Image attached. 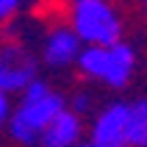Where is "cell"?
<instances>
[{
  "label": "cell",
  "mask_w": 147,
  "mask_h": 147,
  "mask_svg": "<svg viewBox=\"0 0 147 147\" xmlns=\"http://www.w3.org/2000/svg\"><path fill=\"white\" fill-rule=\"evenodd\" d=\"M81 39L75 36L72 28H56V31L47 33L45 39V47H42V58L45 64L53 67V69H61V67H69L78 61L81 56Z\"/></svg>",
  "instance_id": "8992f818"
},
{
  "label": "cell",
  "mask_w": 147,
  "mask_h": 147,
  "mask_svg": "<svg viewBox=\"0 0 147 147\" xmlns=\"http://www.w3.org/2000/svg\"><path fill=\"white\" fill-rule=\"evenodd\" d=\"M89 108H92V94H86V92H78V94L72 97V111L81 117V114H86Z\"/></svg>",
  "instance_id": "9c48e42d"
},
{
  "label": "cell",
  "mask_w": 147,
  "mask_h": 147,
  "mask_svg": "<svg viewBox=\"0 0 147 147\" xmlns=\"http://www.w3.org/2000/svg\"><path fill=\"white\" fill-rule=\"evenodd\" d=\"M75 64L81 67L83 75H89L94 81H103L108 86H114V89H122L133 78L136 50L131 45H125V42H117V45H108V47L86 45Z\"/></svg>",
  "instance_id": "7a4b0ae2"
},
{
  "label": "cell",
  "mask_w": 147,
  "mask_h": 147,
  "mask_svg": "<svg viewBox=\"0 0 147 147\" xmlns=\"http://www.w3.org/2000/svg\"><path fill=\"white\" fill-rule=\"evenodd\" d=\"M81 131H83L81 117L75 114L72 108H64V111L42 131L39 144L42 147H75L81 142Z\"/></svg>",
  "instance_id": "52a82bcc"
},
{
  "label": "cell",
  "mask_w": 147,
  "mask_h": 147,
  "mask_svg": "<svg viewBox=\"0 0 147 147\" xmlns=\"http://www.w3.org/2000/svg\"><path fill=\"white\" fill-rule=\"evenodd\" d=\"M72 31L86 45L122 42V20L108 0H72Z\"/></svg>",
  "instance_id": "3957f363"
},
{
  "label": "cell",
  "mask_w": 147,
  "mask_h": 147,
  "mask_svg": "<svg viewBox=\"0 0 147 147\" xmlns=\"http://www.w3.org/2000/svg\"><path fill=\"white\" fill-rule=\"evenodd\" d=\"M144 11H147V3H144Z\"/></svg>",
  "instance_id": "4fadbf2b"
},
{
  "label": "cell",
  "mask_w": 147,
  "mask_h": 147,
  "mask_svg": "<svg viewBox=\"0 0 147 147\" xmlns=\"http://www.w3.org/2000/svg\"><path fill=\"white\" fill-rule=\"evenodd\" d=\"M8 117H11V108H8V94H6V92H0V128L8 122Z\"/></svg>",
  "instance_id": "8fae6325"
},
{
  "label": "cell",
  "mask_w": 147,
  "mask_h": 147,
  "mask_svg": "<svg viewBox=\"0 0 147 147\" xmlns=\"http://www.w3.org/2000/svg\"><path fill=\"white\" fill-rule=\"evenodd\" d=\"M36 81V61L20 45H6L0 50V92H25Z\"/></svg>",
  "instance_id": "5b68a950"
},
{
  "label": "cell",
  "mask_w": 147,
  "mask_h": 147,
  "mask_svg": "<svg viewBox=\"0 0 147 147\" xmlns=\"http://www.w3.org/2000/svg\"><path fill=\"white\" fill-rule=\"evenodd\" d=\"M64 108H67L64 97H61L58 92H53L45 81L36 78L33 83L25 86L20 108L8 117V122H6L11 139L20 142V144H36L42 131H45Z\"/></svg>",
  "instance_id": "6da1fadb"
},
{
  "label": "cell",
  "mask_w": 147,
  "mask_h": 147,
  "mask_svg": "<svg viewBox=\"0 0 147 147\" xmlns=\"http://www.w3.org/2000/svg\"><path fill=\"white\" fill-rule=\"evenodd\" d=\"M75 147H97V144H94V142H78Z\"/></svg>",
  "instance_id": "7c38bea8"
},
{
  "label": "cell",
  "mask_w": 147,
  "mask_h": 147,
  "mask_svg": "<svg viewBox=\"0 0 147 147\" xmlns=\"http://www.w3.org/2000/svg\"><path fill=\"white\" fill-rule=\"evenodd\" d=\"M131 147H147V97L131 103Z\"/></svg>",
  "instance_id": "ba28073f"
},
{
  "label": "cell",
  "mask_w": 147,
  "mask_h": 147,
  "mask_svg": "<svg viewBox=\"0 0 147 147\" xmlns=\"http://www.w3.org/2000/svg\"><path fill=\"white\" fill-rule=\"evenodd\" d=\"M97 147H131V103H111L94 117L92 139Z\"/></svg>",
  "instance_id": "277c9868"
},
{
  "label": "cell",
  "mask_w": 147,
  "mask_h": 147,
  "mask_svg": "<svg viewBox=\"0 0 147 147\" xmlns=\"http://www.w3.org/2000/svg\"><path fill=\"white\" fill-rule=\"evenodd\" d=\"M17 8H20V0H0V22H3V20H8Z\"/></svg>",
  "instance_id": "30bf717a"
}]
</instances>
